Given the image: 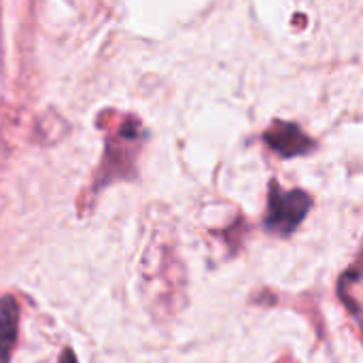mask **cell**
<instances>
[{"instance_id":"obj_3","label":"cell","mask_w":363,"mask_h":363,"mask_svg":"<svg viewBox=\"0 0 363 363\" xmlns=\"http://www.w3.org/2000/svg\"><path fill=\"white\" fill-rule=\"evenodd\" d=\"M19 330V306L15 298H0V363L11 362Z\"/></svg>"},{"instance_id":"obj_2","label":"cell","mask_w":363,"mask_h":363,"mask_svg":"<svg viewBox=\"0 0 363 363\" xmlns=\"http://www.w3.org/2000/svg\"><path fill=\"white\" fill-rule=\"evenodd\" d=\"M264 143L283 160L306 155L315 149V140L294 121L274 119L264 132Z\"/></svg>"},{"instance_id":"obj_1","label":"cell","mask_w":363,"mask_h":363,"mask_svg":"<svg viewBox=\"0 0 363 363\" xmlns=\"http://www.w3.org/2000/svg\"><path fill=\"white\" fill-rule=\"evenodd\" d=\"M313 206V198L302 189H283L277 181L270 183L268 189V213H266V230L279 236L294 234L300 223L306 219Z\"/></svg>"},{"instance_id":"obj_4","label":"cell","mask_w":363,"mask_h":363,"mask_svg":"<svg viewBox=\"0 0 363 363\" xmlns=\"http://www.w3.org/2000/svg\"><path fill=\"white\" fill-rule=\"evenodd\" d=\"M359 277H363V245L359 255H357V259H355V264H353V268L345 274V279L353 281V279H359Z\"/></svg>"},{"instance_id":"obj_5","label":"cell","mask_w":363,"mask_h":363,"mask_svg":"<svg viewBox=\"0 0 363 363\" xmlns=\"http://www.w3.org/2000/svg\"><path fill=\"white\" fill-rule=\"evenodd\" d=\"M57 363H79V362H77V357H74V353H72L70 349H64V353L60 355V362Z\"/></svg>"}]
</instances>
